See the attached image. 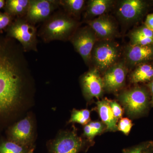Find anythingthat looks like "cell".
Here are the masks:
<instances>
[{"label": "cell", "mask_w": 153, "mask_h": 153, "mask_svg": "<svg viewBox=\"0 0 153 153\" xmlns=\"http://www.w3.org/2000/svg\"><path fill=\"white\" fill-rule=\"evenodd\" d=\"M0 37V114L14 109L25 97L31 77L22 45Z\"/></svg>", "instance_id": "obj_1"}, {"label": "cell", "mask_w": 153, "mask_h": 153, "mask_svg": "<svg viewBox=\"0 0 153 153\" xmlns=\"http://www.w3.org/2000/svg\"><path fill=\"white\" fill-rule=\"evenodd\" d=\"M79 26L77 20L64 11L59 10L43 22L38 36L46 43L54 41H66L70 40Z\"/></svg>", "instance_id": "obj_2"}, {"label": "cell", "mask_w": 153, "mask_h": 153, "mask_svg": "<svg viewBox=\"0 0 153 153\" xmlns=\"http://www.w3.org/2000/svg\"><path fill=\"white\" fill-rule=\"evenodd\" d=\"M9 38L17 40L25 52H38V32L36 25L25 17L16 18L7 28Z\"/></svg>", "instance_id": "obj_3"}, {"label": "cell", "mask_w": 153, "mask_h": 153, "mask_svg": "<svg viewBox=\"0 0 153 153\" xmlns=\"http://www.w3.org/2000/svg\"><path fill=\"white\" fill-rule=\"evenodd\" d=\"M127 113L140 117L146 113L151 106V97L145 88L137 86L123 91L118 97Z\"/></svg>", "instance_id": "obj_4"}, {"label": "cell", "mask_w": 153, "mask_h": 153, "mask_svg": "<svg viewBox=\"0 0 153 153\" xmlns=\"http://www.w3.org/2000/svg\"><path fill=\"white\" fill-rule=\"evenodd\" d=\"M120 55L119 46L110 40H102L96 43L91 55L95 68L105 72L117 63Z\"/></svg>", "instance_id": "obj_5"}, {"label": "cell", "mask_w": 153, "mask_h": 153, "mask_svg": "<svg viewBox=\"0 0 153 153\" xmlns=\"http://www.w3.org/2000/svg\"><path fill=\"white\" fill-rule=\"evenodd\" d=\"M97 39L95 33L88 26L78 28L70 38L74 49L87 65L91 62L92 52Z\"/></svg>", "instance_id": "obj_6"}, {"label": "cell", "mask_w": 153, "mask_h": 153, "mask_svg": "<svg viewBox=\"0 0 153 153\" xmlns=\"http://www.w3.org/2000/svg\"><path fill=\"white\" fill-rule=\"evenodd\" d=\"M60 7V0H30L25 18L36 25L45 22Z\"/></svg>", "instance_id": "obj_7"}, {"label": "cell", "mask_w": 153, "mask_h": 153, "mask_svg": "<svg viewBox=\"0 0 153 153\" xmlns=\"http://www.w3.org/2000/svg\"><path fill=\"white\" fill-rule=\"evenodd\" d=\"M80 82L82 92L87 99L98 98L103 94L105 89L102 77L100 71L95 67L82 75Z\"/></svg>", "instance_id": "obj_8"}, {"label": "cell", "mask_w": 153, "mask_h": 153, "mask_svg": "<svg viewBox=\"0 0 153 153\" xmlns=\"http://www.w3.org/2000/svg\"><path fill=\"white\" fill-rule=\"evenodd\" d=\"M127 68L123 62H118L104 72L102 77L104 89L115 92L124 85Z\"/></svg>", "instance_id": "obj_9"}, {"label": "cell", "mask_w": 153, "mask_h": 153, "mask_svg": "<svg viewBox=\"0 0 153 153\" xmlns=\"http://www.w3.org/2000/svg\"><path fill=\"white\" fill-rule=\"evenodd\" d=\"M146 7V3L141 0H123L119 2L117 12L123 22L129 23L139 19Z\"/></svg>", "instance_id": "obj_10"}, {"label": "cell", "mask_w": 153, "mask_h": 153, "mask_svg": "<svg viewBox=\"0 0 153 153\" xmlns=\"http://www.w3.org/2000/svg\"><path fill=\"white\" fill-rule=\"evenodd\" d=\"M84 143L75 130L61 135L53 143L52 153H78L83 148Z\"/></svg>", "instance_id": "obj_11"}, {"label": "cell", "mask_w": 153, "mask_h": 153, "mask_svg": "<svg viewBox=\"0 0 153 153\" xmlns=\"http://www.w3.org/2000/svg\"><path fill=\"white\" fill-rule=\"evenodd\" d=\"M85 22L94 32L97 37L102 40H110L117 33L116 25L108 16H100L93 20H87Z\"/></svg>", "instance_id": "obj_12"}, {"label": "cell", "mask_w": 153, "mask_h": 153, "mask_svg": "<svg viewBox=\"0 0 153 153\" xmlns=\"http://www.w3.org/2000/svg\"><path fill=\"white\" fill-rule=\"evenodd\" d=\"M126 63L130 66H137L153 59V45H129L124 52Z\"/></svg>", "instance_id": "obj_13"}, {"label": "cell", "mask_w": 153, "mask_h": 153, "mask_svg": "<svg viewBox=\"0 0 153 153\" xmlns=\"http://www.w3.org/2000/svg\"><path fill=\"white\" fill-rule=\"evenodd\" d=\"M10 136L13 141L27 146L33 140V126L29 118H25L17 123L11 128Z\"/></svg>", "instance_id": "obj_14"}, {"label": "cell", "mask_w": 153, "mask_h": 153, "mask_svg": "<svg viewBox=\"0 0 153 153\" xmlns=\"http://www.w3.org/2000/svg\"><path fill=\"white\" fill-rule=\"evenodd\" d=\"M97 104L99 114L102 120L106 125L107 130L112 131H117V120L115 117L110 106L109 100L105 99L97 102Z\"/></svg>", "instance_id": "obj_15"}, {"label": "cell", "mask_w": 153, "mask_h": 153, "mask_svg": "<svg viewBox=\"0 0 153 153\" xmlns=\"http://www.w3.org/2000/svg\"><path fill=\"white\" fill-rule=\"evenodd\" d=\"M114 1L111 0H90L87 2L84 18L88 19L102 16L112 7Z\"/></svg>", "instance_id": "obj_16"}, {"label": "cell", "mask_w": 153, "mask_h": 153, "mask_svg": "<svg viewBox=\"0 0 153 153\" xmlns=\"http://www.w3.org/2000/svg\"><path fill=\"white\" fill-rule=\"evenodd\" d=\"M130 44L134 45H153V32L145 26L133 30L130 35Z\"/></svg>", "instance_id": "obj_17"}, {"label": "cell", "mask_w": 153, "mask_h": 153, "mask_svg": "<svg viewBox=\"0 0 153 153\" xmlns=\"http://www.w3.org/2000/svg\"><path fill=\"white\" fill-rule=\"evenodd\" d=\"M30 0H7L4 7L5 13L14 18L25 17L27 13Z\"/></svg>", "instance_id": "obj_18"}, {"label": "cell", "mask_w": 153, "mask_h": 153, "mask_svg": "<svg viewBox=\"0 0 153 153\" xmlns=\"http://www.w3.org/2000/svg\"><path fill=\"white\" fill-rule=\"evenodd\" d=\"M153 79V66L143 63L137 66L131 75V80L134 83L149 82Z\"/></svg>", "instance_id": "obj_19"}, {"label": "cell", "mask_w": 153, "mask_h": 153, "mask_svg": "<svg viewBox=\"0 0 153 153\" xmlns=\"http://www.w3.org/2000/svg\"><path fill=\"white\" fill-rule=\"evenodd\" d=\"M84 0H60V6L67 15L78 20L85 7Z\"/></svg>", "instance_id": "obj_20"}, {"label": "cell", "mask_w": 153, "mask_h": 153, "mask_svg": "<svg viewBox=\"0 0 153 153\" xmlns=\"http://www.w3.org/2000/svg\"><path fill=\"white\" fill-rule=\"evenodd\" d=\"M90 120V112L89 110L74 109L72 111L69 123H76L82 125H86Z\"/></svg>", "instance_id": "obj_21"}, {"label": "cell", "mask_w": 153, "mask_h": 153, "mask_svg": "<svg viewBox=\"0 0 153 153\" xmlns=\"http://www.w3.org/2000/svg\"><path fill=\"white\" fill-rule=\"evenodd\" d=\"M25 146L13 141H7L0 145V153H25Z\"/></svg>", "instance_id": "obj_22"}, {"label": "cell", "mask_w": 153, "mask_h": 153, "mask_svg": "<svg viewBox=\"0 0 153 153\" xmlns=\"http://www.w3.org/2000/svg\"><path fill=\"white\" fill-rule=\"evenodd\" d=\"M123 153H153V141H148L124 151Z\"/></svg>", "instance_id": "obj_23"}, {"label": "cell", "mask_w": 153, "mask_h": 153, "mask_svg": "<svg viewBox=\"0 0 153 153\" xmlns=\"http://www.w3.org/2000/svg\"><path fill=\"white\" fill-rule=\"evenodd\" d=\"M132 126L133 124L130 120L127 118H124L121 119L117 126V128L124 134L128 135L130 131Z\"/></svg>", "instance_id": "obj_24"}, {"label": "cell", "mask_w": 153, "mask_h": 153, "mask_svg": "<svg viewBox=\"0 0 153 153\" xmlns=\"http://www.w3.org/2000/svg\"><path fill=\"white\" fill-rule=\"evenodd\" d=\"M14 17L5 12L0 13V30H2L8 27L13 22Z\"/></svg>", "instance_id": "obj_25"}, {"label": "cell", "mask_w": 153, "mask_h": 153, "mask_svg": "<svg viewBox=\"0 0 153 153\" xmlns=\"http://www.w3.org/2000/svg\"><path fill=\"white\" fill-rule=\"evenodd\" d=\"M109 103L115 117L117 120L120 118L123 114V111L121 107L116 101L109 100Z\"/></svg>", "instance_id": "obj_26"}, {"label": "cell", "mask_w": 153, "mask_h": 153, "mask_svg": "<svg viewBox=\"0 0 153 153\" xmlns=\"http://www.w3.org/2000/svg\"><path fill=\"white\" fill-rule=\"evenodd\" d=\"M88 125L91 128L94 137L97 135L102 132L104 129V125L100 122H91Z\"/></svg>", "instance_id": "obj_27"}, {"label": "cell", "mask_w": 153, "mask_h": 153, "mask_svg": "<svg viewBox=\"0 0 153 153\" xmlns=\"http://www.w3.org/2000/svg\"><path fill=\"white\" fill-rule=\"evenodd\" d=\"M144 26L153 32V13L149 14L147 16Z\"/></svg>", "instance_id": "obj_28"}, {"label": "cell", "mask_w": 153, "mask_h": 153, "mask_svg": "<svg viewBox=\"0 0 153 153\" xmlns=\"http://www.w3.org/2000/svg\"><path fill=\"white\" fill-rule=\"evenodd\" d=\"M83 131H84V135L85 137H87L90 140L93 139L94 137L91 128L89 125L87 124L85 125L83 129Z\"/></svg>", "instance_id": "obj_29"}, {"label": "cell", "mask_w": 153, "mask_h": 153, "mask_svg": "<svg viewBox=\"0 0 153 153\" xmlns=\"http://www.w3.org/2000/svg\"><path fill=\"white\" fill-rule=\"evenodd\" d=\"M148 87L149 88L150 91L151 96V107H153V79L150 82H149L148 84Z\"/></svg>", "instance_id": "obj_30"}, {"label": "cell", "mask_w": 153, "mask_h": 153, "mask_svg": "<svg viewBox=\"0 0 153 153\" xmlns=\"http://www.w3.org/2000/svg\"><path fill=\"white\" fill-rule=\"evenodd\" d=\"M5 1L4 0H0V10L4 7L5 5Z\"/></svg>", "instance_id": "obj_31"}, {"label": "cell", "mask_w": 153, "mask_h": 153, "mask_svg": "<svg viewBox=\"0 0 153 153\" xmlns=\"http://www.w3.org/2000/svg\"><path fill=\"white\" fill-rule=\"evenodd\" d=\"M34 149H32L30 150L29 151V152H28L27 153H33V152H34Z\"/></svg>", "instance_id": "obj_32"}]
</instances>
